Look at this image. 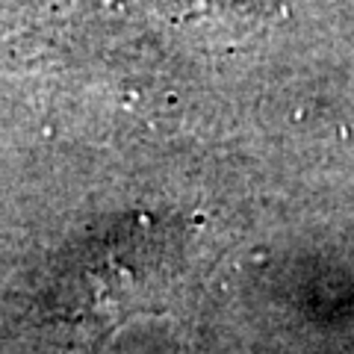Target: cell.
Returning a JSON list of instances; mask_svg holds the SVG:
<instances>
[{"label": "cell", "mask_w": 354, "mask_h": 354, "mask_svg": "<svg viewBox=\"0 0 354 354\" xmlns=\"http://www.w3.org/2000/svg\"><path fill=\"white\" fill-rule=\"evenodd\" d=\"M169 248L145 227L113 230L101 245L77 260L59 281V310L65 325V354H97L124 319L157 313V295L165 274Z\"/></svg>", "instance_id": "6da1fadb"}]
</instances>
